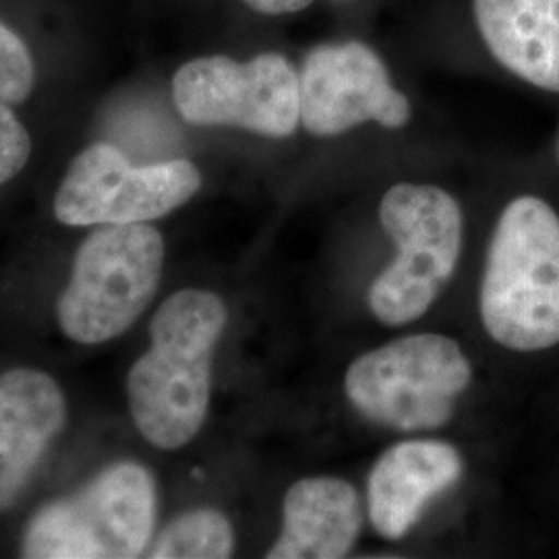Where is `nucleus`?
Listing matches in <instances>:
<instances>
[{
  "label": "nucleus",
  "mask_w": 559,
  "mask_h": 559,
  "mask_svg": "<svg viewBox=\"0 0 559 559\" xmlns=\"http://www.w3.org/2000/svg\"><path fill=\"white\" fill-rule=\"evenodd\" d=\"M226 321L221 297L200 288L175 293L152 318V344L127 378L135 427L152 445L179 450L200 433L212 396L214 350Z\"/></svg>",
  "instance_id": "nucleus-1"
},
{
  "label": "nucleus",
  "mask_w": 559,
  "mask_h": 559,
  "mask_svg": "<svg viewBox=\"0 0 559 559\" xmlns=\"http://www.w3.org/2000/svg\"><path fill=\"white\" fill-rule=\"evenodd\" d=\"M480 320L501 346L535 353L559 344V216L535 195L510 201L480 280Z\"/></svg>",
  "instance_id": "nucleus-2"
},
{
  "label": "nucleus",
  "mask_w": 559,
  "mask_h": 559,
  "mask_svg": "<svg viewBox=\"0 0 559 559\" xmlns=\"http://www.w3.org/2000/svg\"><path fill=\"white\" fill-rule=\"evenodd\" d=\"M380 221L399 251L371 284L369 307L381 323L404 325L423 318L454 276L464 218L438 185L399 182L381 198Z\"/></svg>",
  "instance_id": "nucleus-3"
},
{
  "label": "nucleus",
  "mask_w": 559,
  "mask_h": 559,
  "mask_svg": "<svg viewBox=\"0 0 559 559\" xmlns=\"http://www.w3.org/2000/svg\"><path fill=\"white\" fill-rule=\"evenodd\" d=\"M156 480L138 462L104 468L78 493L29 520L21 556L32 559H133L156 524Z\"/></svg>",
  "instance_id": "nucleus-4"
},
{
  "label": "nucleus",
  "mask_w": 559,
  "mask_h": 559,
  "mask_svg": "<svg viewBox=\"0 0 559 559\" xmlns=\"http://www.w3.org/2000/svg\"><path fill=\"white\" fill-rule=\"evenodd\" d=\"M471 380V360L456 340L411 334L360 355L346 371L344 392L365 419L417 433L452 419Z\"/></svg>",
  "instance_id": "nucleus-5"
},
{
  "label": "nucleus",
  "mask_w": 559,
  "mask_h": 559,
  "mask_svg": "<svg viewBox=\"0 0 559 559\" xmlns=\"http://www.w3.org/2000/svg\"><path fill=\"white\" fill-rule=\"evenodd\" d=\"M164 239L147 222L102 224L75 255L57 318L67 338L100 344L127 332L162 278Z\"/></svg>",
  "instance_id": "nucleus-6"
},
{
  "label": "nucleus",
  "mask_w": 559,
  "mask_h": 559,
  "mask_svg": "<svg viewBox=\"0 0 559 559\" xmlns=\"http://www.w3.org/2000/svg\"><path fill=\"white\" fill-rule=\"evenodd\" d=\"M170 90L180 119L195 127H235L270 140L299 131V64L280 50L195 57L175 71Z\"/></svg>",
  "instance_id": "nucleus-7"
},
{
  "label": "nucleus",
  "mask_w": 559,
  "mask_h": 559,
  "mask_svg": "<svg viewBox=\"0 0 559 559\" xmlns=\"http://www.w3.org/2000/svg\"><path fill=\"white\" fill-rule=\"evenodd\" d=\"M201 189L193 162L135 166L112 143H94L71 162L55 198V216L67 226L158 221Z\"/></svg>",
  "instance_id": "nucleus-8"
},
{
  "label": "nucleus",
  "mask_w": 559,
  "mask_h": 559,
  "mask_svg": "<svg viewBox=\"0 0 559 559\" xmlns=\"http://www.w3.org/2000/svg\"><path fill=\"white\" fill-rule=\"evenodd\" d=\"M300 127L313 138H338L376 122L399 131L413 119L380 50L360 38L311 46L299 62Z\"/></svg>",
  "instance_id": "nucleus-9"
},
{
  "label": "nucleus",
  "mask_w": 559,
  "mask_h": 559,
  "mask_svg": "<svg viewBox=\"0 0 559 559\" xmlns=\"http://www.w3.org/2000/svg\"><path fill=\"white\" fill-rule=\"evenodd\" d=\"M464 462L448 441L406 440L385 450L367 483L369 520L378 535L399 540L423 510L462 477Z\"/></svg>",
  "instance_id": "nucleus-10"
},
{
  "label": "nucleus",
  "mask_w": 559,
  "mask_h": 559,
  "mask_svg": "<svg viewBox=\"0 0 559 559\" xmlns=\"http://www.w3.org/2000/svg\"><path fill=\"white\" fill-rule=\"evenodd\" d=\"M64 423V394L48 373L20 367L0 376V512L20 500Z\"/></svg>",
  "instance_id": "nucleus-11"
},
{
  "label": "nucleus",
  "mask_w": 559,
  "mask_h": 559,
  "mask_svg": "<svg viewBox=\"0 0 559 559\" xmlns=\"http://www.w3.org/2000/svg\"><path fill=\"white\" fill-rule=\"evenodd\" d=\"M485 50L514 78L559 94V0H471Z\"/></svg>",
  "instance_id": "nucleus-12"
},
{
  "label": "nucleus",
  "mask_w": 559,
  "mask_h": 559,
  "mask_svg": "<svg viewBox=\"0 0 559 559\" xmlns=\"http://www.w3.org/2000/svg\"><path fill=\"white\" fill-rule=\"evenodd\" d=\"M362 528L357 489L338 477L295 483L282 506V531L267 559L346 558Z\"/></svg>",
  "instance_id": "nucleus-13"
},
{
  "label": "nucleus",
  "mask_w": 559,
  "mask_h": 559,
  "mask_svg": "<svg viewBox=\"0 0 559 559\" xmlns=\"http://www.w3.org/2000/svg\"><path fill=\"white\" fill-rule=\"evenodd\" d=\"M235 551V531L216 510H193L173 520L152 545V559H226Z\"/></svg>",
  "instance_id": "nucleus-14"
},
{
  "label": "nucleus",
  "mask_w": 559,
  "mask_h": 559,
  "mask_svg": "<svg viewBox=\"0 0 559 559\" xmlns=\"http://www.w3.org/2000/svg\"><path fill=\"white\" fill-rule=\"evenodd\" d=\"M36 87V60L17 32L0 20V102L15 106Z\"/></svg>",
  "instance_id": "nucleus-15"
},
{
  "label": "nucleus",
  "mask_w": 559,
  "mask_h": 559,
  "mask_svg": "<svg viewBox=\"0 0 559 559\" xmlns=\"http://www.w3.org/2000/svg\"><path fill=\"white\" fill-rule=\"evenodd\" d=\"M32 156V138L9 104L0 102V185L15 179Z\"/></svg>",
  "instance_id": "nucleus-16"
},
{
  "label": "nucleus",
  "mask_w": 559,
  "mask_h": 559,
  "mask_svg": "<svg viewBox=\"0 0 559 559\" xmlns=\"http://www.w3.org/2000/svg\"><path fill=\"white\" fill-rule=\"evenodd\" d=\"M251 13L261 17H293L311 9L318 0H240Z\"/></svg>",
  "instance_id": "nucleus-17"
},
{
  "label": "nucleus",
  "mask_w": 559,
  "mask_h": 559,
  "mask_svg": "<svg viewBox=\"0 0 559 559\" xmlns=\"http://www.w3.org/2000/svg\"><path fill=\"white\" fill-rule=\"evenodd\" d=\"M556 156H558V162H559V135H558V145H556Z\"/></svg>",
  "instance_id": "nucleus-18"
},
{
  "label": "nucleus",
  "mask_w": 559,
  "mask_h": 559,
  "mask_svg": "<svg viewBox=\"0 0 559 559\" xmlns=\"http://www.w3.org/2000/svg\"><path fill=\"white\" fill-rule=\"evenodd\" d=\"M336 2H355V0H336Z\"/></svg>",
  "instance_id": "nucleus-19"
}]
</instances>
